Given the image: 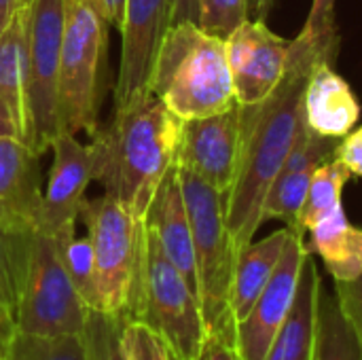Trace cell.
<instances>
[{"instance_id": "d6a6232c", "label": "cell", "mask_w": 362, "mask_h": 360, "mask_svg": "<svg viewBox=\"0 0 362 360\" xmlns=\"http://www.w3.org/2000/svg\"><path fill=\"white\" fill-rule=\"evenodd\" d=\"M335 159L348 166L352 176L362 178V127H358L356 132H350L346 138L339 140Z\"/></svg>"}, {"instance_id": "ac0fdd59", "label": "cell", "mask_w": 362, "mask_h": 360, "mask_svg": "<svg viewBox=\"0 0 362 360\" xmlns=\"http://www.w3.org/2000/svg\"><path fill=\"white\" fill-rule=\"evenodd\" d=\"M303 117L312 132L329 138H346L358 117L361 104L344 76L333 70V59H320L312 68L305 98Z\"/></svg>"}, {"instance_id": "277c9868", "label": "cell", "mask_w": 362, "mask_h": 360, "mask_svg": "<svg viewBox=\"0 0 362 360\" xmlns=\"http://www.w3.org/2000/svg\"><path fill=\"white\" fill-rule=\"evenodd\" d=\"M81 219L93 250L98 310L125 316L134 310L146 248V219L112 195L87 199Z\"/></svg>"}, {"instance_id": "30bf717a", "label": "cell", "mask_w": 362, "mask_h": 360, "mask_svg": "<svg viewBox=\"0 0 362 360\" xmlns=\"http://www.w3.org/2000/svg\"><path fill=\"white\" fill-rule=\"evenodd\" d=\"M308 255L310 248L305 246L303 233L291 231L274 276L257 297L250 312L240 323H235L233 346L240 360H265L291 312Z\"/></svg>"}, {"instance_id": "6da1fadb", "label": "cell", "mask_w": 362, "mask_h": 360, "mask_svg": "<svg viewBox=\"0 0 362 360\" xmlns=\"http://www.w3.org/2000/svg\"><path fill=\"white\" fill-rule=\"evenodd\" d=\"M335 49L337 42L320 45L299 34L293 40L286 72L276 89L257 104L240 106L238 168L225 197L227 229L238 252L255 240L272 182L305 125L303 98L312 68L320 59H333Z\"/></svg>"}, {"instance_id": "7bdbcfd3", "label": "cell", "mask_w": 362, "mask_h": 360, "mask_svg": "<svg viewBox=\"0 0 362 360\" xmlns=\"http://www.w3.org/2000/svg\"><path fill=\"white\" fill-rule=\"evenodd\" d=\"M0 360H4V359H0Z\"/></svg>"}, {"instance_id": "60d3db41", "label": "cell", "mask_w": 362, "mask_h": 360, "mask_svg": "<svg viewBox=\"0 0 362 360\" xmlns=\"http://www.w3.org/2000/svg\"><path fill=\"white\" fill-rule=\"evenodd\" d=\"M85 2H91L93 6H98V8H100V0H85ZM100 13H102V11H100Z\"/></svg>"}, {"instance_id": "ffe728a7", "label": "cell", "mask_w": 362, "mask_h": 360, "mask_svg": "<svg viewBox=\"0 0 362 360\" xmlns=\"http://www.w3.org/2000/svg\"><path fill=\"white\" fill-rule=\"evenodd\" d=\"M288 238H291V229L284 227L259 242L252 240L248 246H244L238 252L231 291H229V310L233 323H240L255 306L257 297L274 276Z\"/></svg>"}, {"instance_id": "8fae6325", "label": "cell", "mask_w": 362, "mask_h": 360, "mask_svg": "<svg viewBox=\"0 0 362 360\" xmlns=\"http://www.w3.org/2000/svg\"><path fill=\"white\" fill-rule=\"evenodd\" d=\"M225 47L235 102L248 106L267 98L282 81L293 40L274 34L263 19H246L225 38Z\"/></svg>"}, {"instance_id": "83f0119b", "label": "cell", "mask_w": 362, "mask_h": 360, "mask_svg": "<svg viewBox=\"0 0 362 360\" xmlns=\"http://www.w3.org/2000/svg\"><path fill=\"white\" fill-rule=\"evenodd\" d=\"M64 261L70 274V280L87 306V310H98V293L93 278V250L89 238H72L64 244Z\"/></svg>"}, {"instance_id": "5b68a950", "label": "cell", "mask_w": 362, "mask_h": 360, "mask_svg": "<svg viewBox=\"0 0 362 360\" xmlns=\"http://www.w3.org/2000/svg\"><path fill=\"white\" fill-rule=\"evenodd\" d=\"M106 19L85 0H66V25L57 74V134L100 127V79L106 53Z\"/></svg>"}, {"instance_id": "f1b7e54d", "label": "cell", "mask_w": 362, "mask_h": 360, "mask_svg": "<svg viewBox=\"0 0 362 360\" xmlns=\"http://www.w3.org/2000/svg\"><path fill=\"white\" fill-rule=\"evenodd\" d=\"M246 19V0H197V25L223 40Z\"/></svg>"}, {"instance_id": "5bb4252c", "label": "cell", "mask_w": 362, "mask_h": 360, "mask_svg": "<svg viewBox=\"0 0 362 360\" xmlns=\"http://www.w3.org/2000/svg\"><path fill=\"white\" fill-rule=\"evenodd\" d=\"M240 104L218 115L182 121L176 166L227 197L238 168Z\"/></svg>"}, {"instance_id": "74e56055", "label": "cell", "mask_w": 362, "mask_h": 360, "mask_svg": "<svg viewBox=\"0 0 362 360\" xmlns=\"http://www.w3.org/2000/svg\"><path fill=\"white\" fill-rule=\"evenodd\" d=\"M13 333H15V320L8 314L0 312V359L6 356V350H8Z\"/></svg>"}, {"instance_id": "f35d334b", "label": "cell", "mask_w": 362, "mask_h": 360, "mask_svg": "<svg viewBox=\"0 0 362 360\" xmlns=\"http://www.w3.org/2000/svg\"><path fill=\"white\" fill-rule=\"evenodd\" d=\"M246 2H248V19H265L272 0H246Z\"/></svg>"}, {"instance_id": "cb8c5ba5", "label": "cell", "mask_w": 362, "mask_h": 360, "mask_svg": "<svg viewBox=\"0 0 362 360\" xmlns=\"http://www.w3.org/2000/svg\"><path fill=\"white\" fill-rule=\"evenodd\" d=\"M350 176L352 174H350L348 166H344L335 157L316 170V174L310 182L308 195H305L303 210H301V229L303 231H308L318 221H322L325 216H329L331 212L341 208V191Z\"/></svg>"}, {"instance_id": "d6986e66", "label": "cell", "mask_w": 362, "mask_h": 360, "mask_svg": "<svg viewBox=\"0 0 362 360\" xmlns=\"http://www.w3.org/2000/svg\"><path fill=\"white\" fill-rule=\"evenodd\" d=\"M320 274L314 261V252L305 257L295 301L291 312L276 335L265 360H314V335H316V314L320 299Z\"/></svg>"}, {"instance_id": "d590c367", "label": "cell", "mask_w": 362, "mask_h": 360, "mask_svg": "<svg viewBox=\"0 0 362 360\" xmlns=\"http://www.w3.org/2000/svg\"><path fill=\"white\" fill-rule=\"evenodd\" d=\"M23 2L21 0H0V36L15 23Z\"/></svg>"}, {"instance_id": "4316f807", "label": "cell", "mask_w": 362, "mask_h": 360, "mask_svg": "<svg viewBox=\"0 0 362 360\" xmlns=\"http://www.w3.org/2000/svg\"><path fill=\"white\" fill-rule=\"evenodd\" d=\"M125 323V316L89 310L83 329L85 360H127L123 350Z\"/></svg>"}, {"instance_id": "4fadbf2b", "label": "cell", "mask_w": 362, "mask_h": 360, "mask_svg": "<svg viewBox=\"0 0 362 360\" xmlns=\"http://www.w3.org/2000/svg\"><path fill=\"white\" fill-rule=\"evenodd\" d=\"M170 25V0H125L121 32V62L115 85V108H123L151 91L153 66Z\"/></svg>"}, {"instance_id": "ab89813d", "label": "cell", "mask_w": 362, "mask_h": 360, "mask_svg": "<svg viewBox=\"0 0 362 360\" xmlns=\"http://www.w3.org/2000/svg\"><path fill=\"white\" fill-rule=\"evenodd\" d=\"M0 312H4V314H8L11 316V312H8V308H6V303H4V299H2V295H0ZM13 318V316H11Z\"/></svg>"}, {"instance_id": "9a60e30c", "label": "cell", "mask_w": 362, "mask_h": 360, "mask_svg": "<svg viewBox=\"0 0 362 360\" xmlns=\"http://www.w3.org/2000/svg\"><path fill=\"white\" fill-rule=\"evenodd\" d=\"M339 138H329L312 132L308 123L301 127V134L278 172L263 206V223L278 219L295 233H305L301 229V210L305 195L316 170L335 157Z\"/></svg>"}, {"instance_id": "8d00e7d4", "label": "cell", "mask_w": 362, "mask_h": 360, "mask_svg": "<svg viewBox=\"0 0 362 360\" xmlns=\"http://www.w3.org/2000/svg\"><path fill=\"white\" fill-rule=\"evenodd\" d=\"M123 8H125V0H100V11H102L108 25L119 28L121 17H123Z\"/></svg>"}, {"instance_id": "9c48e42d", "label": "cell", "mask_w": 362, "mask_h": 360, "mask_svg": "<svg viewBox=\"0 0 362 360\" xmlns=\"http://www.w3.org/2000/svg\"><path fill=\"white\" fill-rule=\"evenodd\" d=\"M66 25V0L23 4V64L28 146L40 157L57 136V74Z\"/></svg>"}, {"instance_id": "52a82bcc", "label": "cell", "mask_w": 362, "mask_h": 360, "mask_svg": "<svg viewBox=\"0 0 362 360\" xmlns=\"http://www.w3.org/2000/svg\"><path fill=\"white\" fill-rule=\"evenodd\" d=\"M129 320L153 329L180 360L199 359L210 337L199 295L168 259L148 223L140 289Z\"/></svg>"}, {"instance_id": "484cf974", "label": "cell", "mask_w": 362, "mask_h": 360, "mask_svg": "<svg viewBox=\"0 0 362 360\" xmlns=\"http://www.w3.org/2000/svg\"><path fill=\"white\" fill-rule=\"evenodd\" d=\"M32 236L17 233L0 225V295L11 316L15 314L17 297H19L21 282L25 276Z\"/></svg>"}, {"instance_id": "e575fe53", "label": "cell", "mask_w": 362, "mask_h": 360, "mask_svg": "<svg viewBox=\"0 0 362 360\" xmlns=\"http://www.w3.org/2000/svg\"><path fill=\"white\" fill-rule=\"evenodd\" d=\"M180 21L197 23V0H170V25Z\"/></svg>"}, {"instance_id": "1f68e13d", "label": "cell", "mask_w": 362, "mask_h": 360, "mask_svg": "<svg viewBox=\"0 0 362 360\" xmlns=\"http://www.w3.org/2000/svg\"><path fill=\"white\" fill-rule=\"evenodd\" d=\"M335 297L362 348V274L350 282H335Z\"/></svg>"}, {"instance_id": "b9f144b4", "label": "cell", "mask_w": 362, "mask_h": 360, "mask_svg": "<svg viewBox=\"0 0 362 360\" xmlns=\"http://www.w3.org/2000/svg\"><path fill=\"white\" fill-rule=\"evenodd\" d=\"M21 2H23V4H25V2H30V0H21Z\"/></svg>"}, {"instance_id": "f546056e", "label": "cell", "mask_w": 362, "mask_h": 360, "mask_svg": "<svg viewBox=\"0 0 362 360\" xmlns=\"http://www.w3.org/2000/svg\"><path fill=\"white\" fill-rule=\"evenodd\" d=\"M123 350L127 360H180L153 329L138 320L125 323Z\"/></svg>"}, {"instance_id": "603a6c76", "label": "cell", "mask_w": 362, "mask_h": 360, "mask_svg": "<svg viewBox=\"0 0 362 360\" xmlns=\"http://www.w3.org/2000/svg\"><path fill=\"white\" fill-rule=\"evenodd\" d=\"M314 360H362L361 342L352 325L344 316L335 293L325 295L320 291L314 335Z\"/></svg>"}, {"instance_id": "8992f818", "label": "cell", "mask_w": 362, "mask_h": 360, "mask_svg": "<svg viewBox=\"0 0 362 360\" xmlns=\"http://www.w3.org/2000/svg\"><path fill=\"white\" fill-rule=\"evenodd\" d=\"M180 189L191 223L199 303L210 335L235 331L229 310V291L238 250L227 229L225 197L195 174L178 168Z\"/></svg>"}, {"instance_id": "2e32d148", "label": "cell", "mask_w": 362, "mask_h": 360, "mask_svg": "<svg viewBox=\"0 0 362 360\" xmlns=\"http://www.w3.org/2000/svg\"><path fill=\"white\" fill-rule=\"evenodd\" d=\"M42 212L38 155L21 140L0 136V225L36 233Z\"/></svg>"}, {"instance_id": "7a4b0ae2", "label": "cell", "mask_w": 362, "mask_h": 360, "mask_svg": "<svg viewBox=\"0 0 362 360\" xmlns=\"http://www.w3.org/2000/svg\"><path fill=\"white\" fill-rule=\"evenodd\" d=\"M182 121L146 91L91 136L93 180L138 216L146 219L151 202L176 161Z\"/></svg>"}, {"instance_id": "ba28073f", "label": "cell", "mask_w": 362, "mask_h": 360, "mask_svg": "<svg viewBox=\"0 0 362 360\" xmlns=\"http://www.w3.org/2000/svg\"><path fill=\"white\" fill-rule=\"evenodd\" d=\"M64 240L36 231L15 306V329L30 335H78L87 323V306L78 297L66 261Z\"/></svg>"}, {"instance_id": "7c38bea8", "label": "cell", "mask_w": 362, "mask_h": 360, "mask_svg": "<svg viewBox=\"0 0 362 360\" xmlns=\"http://www.w3.org/2000/svg\"><path fill=\"white\" fill-rule=\"evenodd\" d=\"M53 163L42 189V212L38 231L57 240H72L76 221L85 206V193L93 180V146L72 134H57L49 146Z\"/></svg>"}, {"instance_id": "836d02e7", "label": "cell", "mask_w": 362, "mask_h": 360, "mask_svg": "<svg viewBox=\"0 0 362 360\" xmlns=\"http://www.w3.org/2000/svg\"><path fill=\"white\" fill-rule=\"evenodd\" d=\"M197 360H240L235 354V346H233V331L210 335L204 346V352L199 354Z\"/></svg>"}, {"instance_id": "e0dca14e", "label": "cell", "mask_w": 362, "mask_h": 360, "mask_svg": "<svg viewBox=\"0 0 362 360\" xmlns=\"http://www.w3.org/2000/svg\"><path fill=\"white\" fill-rule=\"evenodd\" d=\"M146 223L157 236L163 252L168 259L176 265V269L185 276V280L195 289L199 295L197 286V263H195V248H193V236H191V223L180 189V176H178V166L170 168L165 178L161 180L148 214Z\"/></svg>"}, {"instance_id": "3957f363", "label": "cell", "mask_w": 362, "mask_h": 360, "mask_svg": "<svg viewBox=\"0 0 362 360\" xmlns=\"http://www.w3.org/2000/svg\"><path fill=\"white\" fill-rule=\"evenodd\" d=\"M148 89L180 119H202L235 106L225 40L195 21L168 25Z\"/></svg>"}, {"instance_id": "44dd1931", "label": "cell", "mask_w": 362, "mask_h": 360, "mask_svg": "<svg viewBox=\"0 0 362 360\" xmlns=\"http://www.w3.org/2000/svg\"><path fill=\"white\" fill-rule=\"evenodd\" d=\"M0 136H11L28 144L23 6L15 23L0 36Z\"/></svg>"}, {"instance_id": "7402d4cb", "label": "cell", "mask_w": 362, "mask_h": 360, "mask_svg": "<svg viewBox=\"0 0 362 360\" xmlns=\"http://www.w3.org/2000/svg\"><path fill=\"white\" fill-rule=\"evenodd\" d=\"M310 252L318 255L335 282H350L362 274V229L354 227L344 206L308 229Z\"/></svg>"}, {"instance_id": "4dcf8cb0", "label": "cell", "mask_w": 362, "mask_h": 360, "mask_svg": "<svg viewBox=\"0 0 362 360\" xmlns=\"http://www.w3.org/2000/svg\"><path fill=\"white\" fill-rule=\"evenodd\" d=\"M301 36L320 42V45H331L337 42V32H335V0H314L308 21L303 30L299 32Z\"/></svg>"}, {"instance_id": "d4e9b609", "label": "cell", "mask_w": 362, "mask_h": 360, "mask_svg": "<svg viewBox=\"0 0 362 360\" xmlns=\"http://www.w3.org/2000/svg\"><path fill=\"white\" fill-rule=\"evenodd\" d=\"M4 360H85L83 333L30 335L15 329Z\"/></svg>"}]
</instances>
